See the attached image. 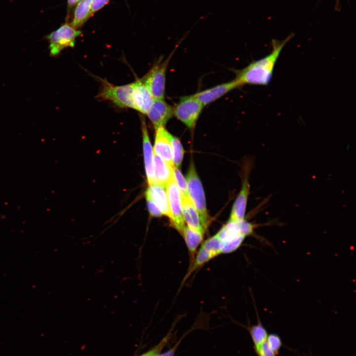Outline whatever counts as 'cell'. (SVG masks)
<instances>
[{
    "label": "cell",
    "mask_w": 356,
    "mask_h": 356,
    "mask_svg": "<svg viewBox=\"0 0 356 356\" xmlns=\"http://www.w3.org/2000/svg\"><path fill=\"white\" fill-rule=\"evenodd\" d=\"M290 35L282 41H272V49L266 56L253 61L239 71L235 79L241 86L248 85L266 86L270 82L273 70L279 55L286 44L292 38Z\"/></svg>",
    "instance_id": "1"
},
{
    "label": "cell",
    "mask_w": 356,
    "mask_h": 356,
    "mask_svg": "<svg viewBox=\"0 0 356 356\" xmlns=\"http://www.w3.org/2000/svg\"><path fill=\"white\" fill-rule=\"evenodd\" d=\"M186 179L189 196L199 213L204 229L206 230L210 223V218L207 211L203 187L192 161L190 163Z\"/></svg>",
    "instance_id": "2"
},
{
    "label": "cell",
    "mask_w": 356,
    "mask_h": 356,
    "mask_svg": "<svg viewBox=\"0 0 356 356\" xmlns=\"http://www.w3.org/2000/svg\"><path fill=\"white\" fill-rule=\"evenodd\" d=\"M133 91V83L116 86L102 80L101 87L96 97L110 100L120 108L134 109Z\"/></svg>",
    "instance_id": "3"
},
{
    "label": "cell",
    "mask_w": 356,
    "mask_h": 356,
    "mask_svg": "<svg viewBox=\"0 0 356 356\" xmlns=\"http://www.w3.org/2000/svg\"><path fill=\"white\" fill-rule=\"evenodd\" d=\"M173 53V52L165 60L158 61L140 79L154 98H164L166 70Z\"/></svg>",
    "instance_id": "4"
},
{
    "label": "cell",
    "mask_w": 356,
    "mask_h": 356,
    "mask_svg": "<svg viewBox=\"0 0 356 356\" xmlns=\"http://www.w3.org/2000/svg\"><path fill=\"white\" fill-rule=\"evenodd\" d=\"M82 34L81 31L74 28L67 23L47 36L49 44L50 55H58L63 49L75 46L76 38Z\"/></svg>",
    "instance_id": "5"
},
{
    "label": "cell",
    "mask_w": 356,
    "mask_h": 356,
    "mask_svg": "<svg viewBox=\"0 0 356 356\" xmlns=\"http://www.w3.org/2000/svg\"><path fill=\"white\" fill-rule=\"evenodd\" d=\"M204 107L192 95L184 96L173 108L174 115L192 131Z\"/></svg>",
    "instance_id": "6"
},
{
    "label": "cell",
    "mask_w": 356,
    "mask_h": 356,
    "mask_svg": "<svg viewBox=\"0 0 356 356\" xmlns=\"http://www.w3.org/2000/svg\"><path fill=\"white\" fill-rule=\"evenodd\" d=\"M166 189L170 213L169 218L174 227L181 235L186 225L182 214L181 194L174 175L167 183Z\"/></svg>",
    "instance_id": "7"
},
{
    "label": "cell",
    "mask_w": 356,
    "mask_h": 356,
    "mask_svg": "<svg viewBox=\"0 0 356 356\" xmlns=\"http://www.w3.org/2000/svg\"><path fill=\"white\" fill-rule=\"evenodd\" d=\"M217 234L221 242L222 254L230 253L237 250L246 237L241 232L238 222L229 220Z\"/></svg>",
    "instance_id": "8"
},
{
    "label": "cell",
    "mask_w": 356,
    "mask_h": 356,
    "mask_svg": "<svg viewBox=\"0 0 356 356\" xmlns=\"http://www.w3.org/2000/svg\"><path fill=\"white\" fill-rule=\"evenodd\" d=\"M155 130L165 127L168 121L174 115L173 107L164 98H154L146 114Z\"/></svg>",
    "instance_id": "9"
},
{
    "label": "cell",
    "mask_w": 356,
    "mask_h": 356,
    "mask_svg": "<svg viewBox=\"0 0 356 356\" xmlns=\"http://www.w3.org/2000/svg\"><path fill=\"white\" fill-rule=\"evenodd\" d=\"M240 87H241V85L235 78L228 82L201 91L192 95L205 106Z\"/></svg>",
    "instance_id": "10"
},
{
    "label": "cell",
    "mask_w": 356,
    "mask_h": 356,
    "mask_svg": "<svg viewBox=\"0 0 356 356\" xmlns=\"http://www.w3.org/2000/svg\"><path fill=\"white\" fill-rule=\"evenodd\" d=\"M155 130V141L153 148L154 153L174 167L171 142V134L165 127H160Z\"/></svg>",
    "instance_id": "11"
},
{
    "label": "cell",
    "mask_w": 356,
    "mask_h": 356,
    "mask_svg": "<svg viewBox=\"0 0 356 356\" xmlns=\"http://www.w3.org/2000/svg\"><path fill=\"white\" fill-rule=\"evenodd\" d=\"M140 119L144 168L147 183L148 185H150L156 183L154 174V153L149 139L145 120L142 116Z\"/></svg>",
    "instance_id": "12"
},
{
    "label": "cell",
    "mask_w": 356,
    "mask_h": 356,
    "mask_svg": "<svg viewBox=\"0 0 356 356\" xmlns=\"http://www.w3.org/2000/svg\"><path fill=\"white\" fill-rule=\"evenodd\" d=\"M250 192L248 174L244 175L242 186L233 204L229 220L239 222L245 219V215Z\"/></svg>",
    "instance_id": "13"
},
{
    "label": "cell",
    "mask_w": 356,
    "mask_h": 356,
    "mask_svg": "<svg viewBox=\"0 0 356 356\" xmlns=\"http://www.w3.org/2000/svg\"><path fill=\"white\" fill-rule=\"evenodd\" d=\"M134 109L146 115L154 98L140 79L133 82Z\"/></svg>",
    "instance_id": "14"
},
{
    "label": "cell",
    "mask_w": 356,
    "mask_h": 356,
    "mask_svg": "<svg viewBox=\"0 0 356 356\" xmlns=\"http://www.w3.org/2000/svg\"><path fill=\"white\" fill-rule=\"evenodd\" d=\"M182 210L183 219L189 228L204 233V229L199 213L189 197H181Z\"/></svg>",
    "instance_id": "15"
},
{
    "label": "cell",
    "mask_w": 356,
    "mask_h": 356,
    "mask_svg": "<svg viewBox=\"0 0 356 356\" xmlns=\"http://www.w3.org/2000/svg\"><path fill=\"white\" fill-rule=\"evenodd\" d=\"M145 196L153 201L163 215L169 218L170 213L166 187L157 183L148 185Z\"/></svg>",
    "instance_id": "16"
},
{
    "label": "cell",
    "mask_w": 356,
    "mask_h": 356,
    "mask_svg": "<svg viewBox=\"0 0 356 356\" xmlns=\"http://www.w3.org/2000/svg\"><path fill=\"white\" fill-rule=\"evenodd\" d=\"M174 167L154 154V174L156 183L166 187L173 175Z\"/></svg>",
    "instance_id": "17"
},
{
    "label": "cell",
    "mask_w": 356,
    "mask_h": 356,
    "mask_svg": "<svg viewBox=\"0 0 356 356\" xmlns=\"http://www.w3.org/2000/svg\"><path fill=\"white\" fill-rule=\"evenodd\" d=\"M91 0H80L77 3L74 12L71 25L77 29L83 25L92 14Z\"/></svg>",
    "instance_id": "18"
},
{
    "label": "cell",
    "mask_w": 356,
    "mask_h": 356,
    "mask_svg": "<svg viewBox=\"0 0 356 356\" xmlns=\"http://www.w3.org/2000/svg\"><path fill=\"white\" fill-rule=\"evenodd\" d=\"M204 234L185 225L181 235L189 253L192 256L196 251L199 245L201 244Z\"/></svg>",
    "instance_id": "19"
},
{
    "label": "cell",
    "mask_w": 356,
    "mask_h": 356,
    "mask_svg": "<svg viewBox=\"0 0 356 356\" xmlns=\"http://www.w3.org/2000/svg\"><path fill=\"white\" fill-rule=\"evenodd\" d=\"M214 258H215L214 256L210 251L201 246L196 255L193 259L183 282L185 281L193 271Z\"/></svg>",
    "instance_id": "20"
},
{
    "label": "cell",
    "mask_w": 356,
    "mask_h": 356,
    "mask_svg": "<svg viewBox=\"0 0 356 356\" xmlns=\"http://www.w3.org/2000/svg\"><path fill=\"white\" fill-rule=\"evenodd\" d=\"M257 324L248 327H245L249 331L254 346H258L265 342L268 335L266 329L260 321L259 315Z\"/></svg>",
    "instance_id": "21"
},
{
    "label": "cell",
    "mask_w": 356,
    "mask_h": 356,
    "mask_svg": "<svg viewBox=\"0 0 356 356\" xmlns=\"http://www.w3.org/2000/svg\"><path fill=\"white\" fill-rule=\"evenodd\" d=\"M171 142L175 167L179 168L183 161L184 150L179 139L171 134Z\"/></svg>",
    "instance_id": "22"
},
{
    "label": "cell",
    "mask_w": 356,
    "mask_h": 356,
    "mask_svg": "<svg viewBox=\"0 0 356 356\" xmlns=\"http://www.w3.org/2000/svg\"><path fill=\"white\" fill-rule=\"evenodd\" d=\"M201 246L210 251L215 257L222 254L221 242L217 233L203 242Z\"/></svg>",
    "instance_id": "23"
},
{
    "label": "cell",
    "mask_w": 356,
    "mask_h": 356,
    "mask_svg": "<svg viewBox=\"0 0 356 356\" xmlns=\"http://www.w3.org/2000/svg\"><path fill=\"white\" fill-rule=\"evenodd\" d=\"M173 175L180 192L181 196L182 197H189L187 180L179 168L174 167Z\"/></svg>",
    "instance_id": "24"
},
{
    "label": "cell",
    "mask_w": 356,
    "mask_h": 356,
    "mask_svg": "<svg viewBox=\"0 0 356 356\" xmlns=\"http://www.w3.org/2000/svg\"><path fill=\"white\" fill-rule=\"evenodd\" d=\"M266 342L270 350L277 356L279 354L282 345V340L280 336L275 333H271L267 335Z\"/></svg>",
    "instance_id": "25"
},
{
    "label": "cell",
    "mask_w": 356,
    "mask_h": 356,
    "mask_svg": "<svg viewBox=\"0 0 356 356\" xmlns=\"http://www.w3.org/2000/svg\"><path fill=\"white\" fill-rule=\"evenodd\" d=\"M171 337V333H169L157 346L141 356H158L160 354L163 348L168 343Z\"/></svg>",
    "instance_id": "26"
},
{
    "label": "cell",
    "mask_w": 356,
    "mask_h": 356,
    "mask_svg": "<svg viewBox=\"0 0 356 356\" xmlns=\"http://www.w3.org/2000/svg\"><path fill=\"white\" fill-rule=\"evenodd\" d=\"M254 348L258 356H276L269 348L266 341Z\"/></svg>",
    "instance_id": "27"
},
{
    "label": "cell",
    "mask_w": 356,
    "mask_h": 356,
    "mask_svg": "<svg viewBox=\"0 0 356 356\" xmlns=\"http://www.w3.org/2000/svg\"><path fill=\"white\" fill-rule=\"evenodd\" d=\"M241 232L246 237L254 233V230L257 225L247 222L244 219L238 222Z\"/></svg>",
    "instance_id": "28"
},
{
    "label": "cell",
    "mask_w": 356,
    "mask_h": 356,
    "mask_svg": "<svg viewBox=\"0 0 356 356\" xmlns=\"http://www.w3.org/2000/svg\"><path fill=\"white\" fill-rule=\"evenodd\" d=\"M148 210L150 215L153 217H160L163 216L161 212L153 202L148 196H145Z\"/></svg>",
    "instance_id": "29"
},
{
    "label": "cell",
    "mask_w": 356,
    "mask_h": 356,
    "mask_svg": "<svg viewBox=\"0 0 356 356\" xmlns=\"http://www.w3.org/2000/svg\"><path fill=\"white\" fill-rule=\"evenodd\" d=\"M110 0H91L92 14L96 12L106 5Z\"/></svg>",
    "instance_id": "30"
},
{
    "label": "cell",
    "mask_w": 356,
    "mask_h": 356,
    "mask_svg": "<svg viewBox=\"0 0 356 356\" xmlns=\"http://www.w3.org/2000/svg\"><path fill=\"white\" fill-rule=\"evenodd\" d=\"M79 1L78 0H67L68 9L71 10Z\"/></svg>",
    "instance_id": "31"
},
{
    "label": "cell",
    "mask_w": 356,
    "mask_h": 356,
    "mask_svg": "<svg viewBox=\"0 0 356 356\" xmlns=\"http://www.w3.org/2000/svg\"><path fill=\"white\" fill-rule=\"evenodd\" d=\"M339 0H337V2H336L337 5L339 4Z\"/></svg>",
    "instance_id": "32"
},
{
    "label": "cell",
    "mask_w": 356,
    "mask_h": 356,
    "mask_svg": "<svg viewBox=\"0 0 356 356\" xmlns=\"http://www.w3.org/2000/svg\"><path fill=\"white\" fill-rule=\"evenodd\" d=\"M78 0L79 1V0Z\"/></svg>",
    "instance_id": "33"
}]
</instances>
